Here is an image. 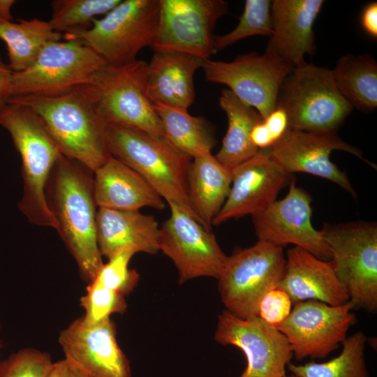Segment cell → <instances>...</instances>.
<instances>
[{
	"instance_id": "1",
	"label": "cell",
	"mask_w": 377,
	"mask_h": 377,
	"mask_svg": "<svg viewBox=\"0 0 377 377\" xmlns=\"http://www.w3.org/2000/svg\"><path fill=\"white\" fill-rule=\"evenodd\" d=\"M45 197L56 230L75 259L81 278L90 283L103 264L96 237L94 172L61 154L50 175Z\"/></svg>"
},
{
	"instance_id": "2",
	"label": "cell",
	"mask_w": 377,
	"mask_h": 377,
	"mask_svg": "<svg viewBox=\"0 0 377 377\" xmlns=\"http://www.w3.org/2000/svg\"><path fill=\"white\" fill-rule=\"evenodd\" d=\"M40 119L61 153L93 172L111 156L107 146L106 124L83 86L47 95L12 97Z\"/></svg>"
},
{
	"instance_id": "3",
	"label": "cell",
	"mask_w": 377,
	"mask_h": 377,
	"mask_svg": "<svg viewBox=\"0 0 377 377\" xmlns=\"http://www.w3.org/2000/svg\"><path fill=\"white\" fill-rule=\"evenodd\" d=\"M0 125L10 133L22 160L23 194L18 207L29 222L56 229L47 204L45 188L61 154L38 116L28 107L9 101Z\"/></svg>"
},
{
	"instance_id": "4",
	"label": "cell",
	"mask_w": 377,
	"mask_h": 377,
	"mask_svg": "<svg viewBox=\"0 0 377 377\" xmlns=\"http://www.w3.org/2000/svg\"><path fill=\"white\" fill-rule=\"evenodd\" d=\"M105 137L112 156L139 174L168 204L178 205L198 221L188 197L190 156L164 138L133 128L106 125Z\"/></svg>"
},
{
	"instance_id": "5",
	"label": "cell",
	"mask_w": 377,
	"mask_h": 377,
	"mask_svg": "<svg viewBox=\"0 0 377 377\" xmlns=\"http://www.w3.org/2000/svg\"><path fill=\"white\" fill-rule=\"evenodd\" d=\"M147 64L136 59L123 66L108 65L82 86L107 125L165 139L161 120L147 93Z\"/></svg>"
},
{
	"instance_id": "6",
	"label": "cell",
	"mask_w": 377,
	"mask_h": 377,
	"mask_svg": "<svg viewBox=\"0 0 377 377\" xmlns=\"http://www.w3.org/2000/svg\"><path fill=\"white\" fill-rule=\"evenodd\" d=\"M159 14V0L121 1L87 29L64 35L96 52L108 65L119 66L135 61L145 47H151Z\"/></svg>"
},
{
	"instance_id": "7",
	"label": "cell",
	"mask_w": 377,
	"mask_h": 377,
	"mask_svg": "<svg viewBox=\"0 0 377 377\" xmlns=\"http://www.w3.org/2000/svg\"><path fill=\"white\" fill-rule=\"evenodd\" d=\"M276 106L288 117L290 128L335 132L353 110L338 90L332 70L305 62L286 76Z\"/></svg>"
},
{
	"instance_id": "8",
	"label": "cell",
	"mask_w": 377,
	"mask_h": 377,
	"mask_svg": "<svg viewBox=\"0 0 377 377\" xmlns=\"http://www.w3.org/2000/svg\"><path fill=\"white\" fill-rule=\"evenodd\" d=\"M283 247L259 241L227 256L218 278L226 310L241 318L258 316L259 305L285 272Z\"/></svg>"
},
{
	"instance_id": "9",
	"label": "cell",
	"mask_w": 377,
	"mask_h": 377,
	"mask_svg": "<svg viewBox=\"0 0 377 377\" xmlns=\"http://www.w3.org/2000/svg\"><path fill=\"white\" fill-rule=\"evenodd\" d=\"M330 261L354 309L377 311V226L353 222L327 225L320 230Z\"/></svg>"
},
{
	"instance_id": "10",
	"label": "cell",
	"mask_w": 377,
	"mask_h": 377,
	"mask_svg": "<svg viewBox=\"0 0 377 377\" xmlns=\"http://www.w3.org/2000/svg\"><path fill=\"white\" fill-rule=\"evenodd\" d=\"M108 64L92 49L75 40L53 41L34 63L13 72V96L55 94L86 85Z\"/></svg>"
},
{
	"instance_id": "11",
	"label": "cell",
	"mask_w": 377,
	"mask_h": 377,
	"mask_svg": "<svg viewBox=\"0 0 377 377\" xmlns=\"http://www.w3.org/2000/svg\"><path fill=\"white\" fill-rule=\"evenodd\" d=\"M202 68L208 82L227 86L265 119L276 108L281 84L294 67L266 52H250L229 62L207 59Z\"/></svg>"
},
{
	"instance_id": "12",
	"label": "cell",
	"mask_w": 377,
	"mask_h": 377,
	"mask_svg": "<svg viewBox=\"0 0 377 377\" xmlns=\"http://www.w3.org/2000/svg\"><path fill=\"white\" fill-rule=\"evenodd\" d=\"M351 302L332 306L309 300L293 304L290 313L276 328L286 337L298 361L323 359L339 348L356 322Z\"/></svg>"
},
{
	"instance_id": "13",
	"label": "cell",
	"mask_w": 377,
	"mask_h": 377,
	"mask_svg": "<svg viewBox=\"0 0 377 377\" xmlns=\"http://www.w3.org/2000/svg\"><path fill=\"white\" fill-rule=\"evenodd\" d=\"M228 12V4L223 0H159L158 21L151 47L209 59L216 54L214 29Z\"/></svg>"
},
{
	"instance_id": "14",
	"label": "cell",
	"mask_w": 377,
	"mask_h": 377,
	"mask_svg": "<svg viewBox=\"0 0 377 377\" xmlns=\"http://www.w3.org/2000/svg\"><path fill=\"white\" fill-rule=\"evenodd\" d=\"M159 229L158 249L177 269L179 283L198 277L218 279L227 256L211 230L174 203Z\"/></svg>"
},
{
	"instance_id": "15",
	"label": "cell",
	"mask_w": 377,
	"mask_h": 377,
	"mask_svg": "<svg viewBox=\"0 0 377 377\" xmlns=\"http://www.w3.org/2000/svg\"><path fill=\"white\" fill-rule=\"evenodd\" d=\"M214 339L243 352L246 367L239 377H283L293 357L286 337L259 316L241 318L224 310L218 316Z\"/></svg>"
},
{
	"instance_id": "16",
	"label": "cell",
	"mask_w": 377,
	"mask_h": 377,
	"mask_svg": "<svg viewBox=\"0 0 377 377\" xmlns=\"http://www.w3.org/2000/svg\"><path fill=\"white\" fill-rule=\"evenodd\" d=\"M311 198L290 181L287 195L252 216L258 239L282 246L293 244L318 258L330 260V251L322 232L311 224Z\"/></svg>"
},
{
	"instance_id": "17",
	"label": "cell",
	"mask_w": 377,
	"mask_h": 377,
	"mask_svg": "<svg viewBox=\"0 0 377 377\" xmlns=\"http://www.w3.org/2000/svg\"><path fill=\"white\" fill-rule=\"evenodd\" d=\"M334 150L347 151L367 161L362 151L340 138L335 132H309L289 128L272 147L271 158L287 174L305 172L331 181L354 198L356 193L347 175L332 161Z\"/></svg>"
},
{
	"instance_id": "18",
	"label": "cell",
	"mask_w": 377,
	"mask_h": 377,
	"mask_svg": "<svg viewBox=\"0 0 377 377\" xmlns=\"http://www.w3.org/2000/svg\"><path fill=\"white\" fill-rule=\"evenodd\" d=\"M66 359L87 377H132L129 361L117 340L114 322L89 325L81 317L62 330L58 338Z\"/></svg>"
},
{
	"instance_id": "19",
	"label": "cell",
	"mask_w": 377,
	"mask_h": 377,
	"mask_svg": "<svg viewBox=\"0 0 377 377\" xmlns=\"http://www.w3.org/2000/svg\"><path fill=\"white\" fill-rule=\"evenodd\" d=\"M229 194L212 225L245 215L258 214L276 200L279 191L290 182L286 173L269 156L267 149L231 168Z\"/></svg>"
},
{
	"instance_id": "20",
	"label": "cell",
	"mask_w": 377,
	"mask_h": 377,
	"mask_svg": "<svg viewBox=\"0 0 377 377\" xmlns=\"http://www.w3.org/2000/svg\"><path fill=\"white\" fill-rule=\"evenodd\" d=\"M323 0H274L271 4L272 34L265 52L295 68L316 50L313 24Z\"/></svg>"
},
{
	"instance_id": "21",
	"label": "cell",
	"mask_w": 377,
	"mask_h": 377,
	"mask_svg": "<svg viewBox=\"0 0 377 377\" xmlns=\"http://www.w3.org/2000/svg\"><path fill=\"white\" fill-rule=\"evenodd\" d=\"M286 258L285 272L276 288L286 292L293 304L313 300L339 306L350 301L330 260H320L298 246L290 249Z\"/></svg>"
},
{
	"instance_id": "22",
	"label": "cell",
	"mask_w": 377,
	"mask_h": 377,
	"mask_svg": "<svg viewBox=\"0 0 377 377\" xmlns=\"http://www.w3.org/2000/svg\"><path fill=\"white\" fill-rule=\"evenodd\" d=\"M206 60L177 50H154L146 75L151 103L188 110L195 100L194 75Z\"/></svg>"
},
{
	"instance_id": "23",
	"label": "cell",
	"mask_w": 377,
	"mask_h": 377,
	"mask_svg": "<svg viewBox=\"0 0 377 377\" xmlns=\"http://www.w3.org/2000/svg\"><path fill=\"white\" fill-rule=\"evenodd\" d=\"M159 229L154 216L139 210L97 211L98 246L108 260L126 251L156 254L159 251Z\"/></svg>"
},
{
	"instance_id": "24",
	"label": "cell",
	"mask_w": 377,
	"mask_h": 377,
	"mask_svg": "<svg viewBox=\"0 0 377 377\" xmlns=\"http://www.w3.org/2000/svg\"><path fill=\"white\" fill-rule=\"evenodd\" d=\"M94 188L98 208H165L163 199L139 174L112 156L94 172Z\"/></svg>"
},
{
	"instance_id": "25",
	"label": "cell",
	"mask_w": 377,
	"mask_h": 377,
	"mask_svg": "<svg viewBox=\"0 0 377 377\" xmlns=\"http://www.w3.org/2000/svg\"><path fill=\"white\" fill-rule=\"evenodd\" d=\"M192 159L187 176L189 202L199 223L211 230L230 192L231 169L212 153Z\"/></svg>"
},
{
	"instance_id": "26",
	"label": "cell",
	"mask_w": 377,
	"mask_h": 377,
	"mask_svg": "<svg viewBox=\"0 0 377 377\" xmlns=\"http://www.w3.org/2000/svg\"><path fill=\"white\" fill-rule=\"evenodd\" d=\"M219 103L226 114L228 130L214 156L231 169L258 152L251 140V133L254 125L263 119L254 108L242 102L228 89L222 90Z\"/></svg>"
},
{
	"instance_id": "27",
	"label": "cell",
	"mask_w": 377,
	"mask_h": 377,
	"mask_svg": "<svg viewBox=\"0 0 377 377\" xmlns=\"http://www.w3.org/2000/svg\"><path fill=\"white\" fill-rule=\"evenodd\" d=\"M61 36L48 21L34 18L13 22L0 18V39L7 46L8 66L13 72L27 69L47 43L59 41Z\"/></svg>"
},
{
	"instance_id": "28",
	"label": "cell",
	"mask_w": 377,
	"mask_h": 377,
	"mask_svg": "<svg viewBox=\"0 0 377 377\" xmlns=\"http://www.w3.org/2000/svg\"><path fill=\"white\" fill-rule=\"evenodd\" d=\"M164 137L172 147L191 158L212 153L215 138L208 122L188 110L154 105Z\"/></svg>"
},
{
	"instance_id": "29",
	"label": "cell",
	"mask_w": 377,
	"mask_h": 377,
	"mask_svg": "<svg viewBox=\"0 0 377 377\" xmlns=\"http://www.w3.org/2000/svg\"><path fill=\"white\" fill-rule=\"evenodd\" d=\"M334 83L353 108L371 111L377 106V64L367 54L341 57L332 70Z\"/></svg>"
},
{
	"instance_id": "30",
	"label": "cell",
	"mask_w": 377,
	"mask_h": 377,
	"mask_svg": "<svg viewBox=\"0 0 377 377\" xmlns=\"http://www.w3.org/2000/svg\"><path fill=\"white\" fill-rule=\"evenodd\" d=\"M367 337L359 331L347 337L334 358L318 363L288 364L287 369L297 377H370L365 361Z\"/></svg>"
},
{
	"instance_id": "31",
	"label": "cell",
	"mask_w": 377,
	"mask_h": 377,
	"mask_svg": "<svg viewBox=\"0 0 377 377\" xmlns=\"http://www.w3.org/2000/svg\"><path fill=\"white\" fill-rule=\"evenodd\" d=\"M121 0H55L51 3L52 28L69 33L91 27L96 17L105 15Z\"/></svg>"
},
{
	"instance_id": "32",
	"label": "cell",
	"mask_w": 377,
	"mask_h": 377,
	"mask_svg": "<svg viewBox=\"0 0 377 377\" xmlns=\"http://www.w3.org/2000/svg\"><path fill=\"white\" fill-rule=\"evenodd\" d=\"M271 4L269 0H246L236 27L229 33L215 36L216 53L235 43L254 36L272 34Z\"/></svg>"
},
{
	"instance_id": "33",
	"label": "cell",
	"mask_w": 377,
	"mask_h": 377,
	"mask_svg": "<svg viewBox=\"0 0 377 377\" xmlns=\"http://www.w3.org/2000/svg\"><path fill=\"white\" fill-rule=\"evenodd\" d=\"M84 311L83 321L92 325L110 318L114 313H122L127 308L125 297L94 279L88 283L85 294L80 297Z\"/></svg>"
},
{
	"instance_id": "34",
	"label": "cell",
	"mask_w": 377,
	"mask_h": 377,
	"mask_svg": "<svg viewBox=\"0 0 377 377\" xmlns=\"http://www.w3.org/2000/svg\"><path fill=\"white\" fill-rule=\"evenodd\" d=\"M52 362L46 352L23 348L0 361V377H47Z\"/></svg>"
},
{
	"instance_id": "35",
	"label": "cell",
	"mask_w": 377,
	"mask_h": 377,
	"mask_svg": "<svg viewBox=\"0 0 377 377\" xmlns=\"http://www.w3.org/2000/svg\"><path fill=\"white\" fill-rule=\"evenodd\" d=\"M135 254L132 251H126L108 259L94 279L124 297L128 295L136 287L140 278L135 269L128 267Z\"/></svg>"
},
{
	"instance_id": "36",
	"label": "cell",
	"mask_w": 377,
	"mask_h": 377,
	"mask_svg": "<svg viewBox=\"0 0 377 377\" xmlns=\"http://www.w3.org/2000/svg\"><path fill=\"white\" fill-rule=\"evenodd\" d=\"M293 302L289 295L282 290H272L261 300L258 316L274 326L283 322L290 313Z\"/></svg>"
},
{
	"instance_id": "37",
	"label": "cell",
	"mask_w": 377,
	"mask_h": 377,
	"mask_svg": "<svg viewBox=\"0 0 377 377\" xmlns=\"http://www.w3.org/2000/svg\"><path fill=\"white\" fill-rule=\"evenodd\" d=\"M263 121L275 143L279 141L290 128L288 114L281 107L276 106V108L265 119H263Z\"/></svg>"
},
{
	"instance_id": "38",
	"label": "cell",
	"mask_w": 377,
	"mask_h": 377,
	"mask_svg": "<svg viewBox=\"0 0 377 377\" xmlns=\"http://www.w3.org/2000/svg\"><path fill=\"white\" fill-rule=\"evenodd\" d=\"M13 71L0 56V116L13 96Z\"/></svg>"
},
{
	"instance_id": "39",
	"label": "cell",
	"mask_w": 377,
	"mask_h": 377,
	"mask_svg": "<svg viewBox=\"0 0 377 377\" xmlns=\"http://www.w3.org/2000/svg\"><path fill=\"white\" fill-rule=\"evenodd\" d=\"M47 377H87L77 367L66 358L52 362Z\"/></svg>"
},
{
	"instance_id": "40",
	"label": "cell",
	"mask_w": 377,
	"mask_h": 377,
	"mask_svg": "<svg viewBox=\"0 0 377 377\" xmlns=\"http://www.w3.org/2000/svg\"><path fill=\"white\" fill-rule=\"evenodd\" d=\"M360 24L364 31L373 38L377 37V3L371 2L363 8Z\"/></svg>"
},
{
	"instance_id": "41",
	"label": "cell",
	"mask_w": 377,
	"mask_h": 377,
	"mask_svg": "<svg viewBox=\"0 0 377 377\" xmlns=\"http://www.w3.org/2000/svg\"><path fill=\"white\" fill-rule=\"evenodd\" d=\"M251 140L259 150L269 149L275 143L263 120L253 127L251 133Z\"/></svg>"
},
{
	"instance_id": "42",
	"label": "cell",
	"mask_w": 377,
	"mask_h": 377,
	"mask_svg": "<svg viewBox=\"0 0 377 377\" xmlns=\"http://www.w3.org/2000/svg\"><path fill=\"white\" fill-rule=\"evenodd\" d=\"M15 1L13 0H0V18L12 21L10 10Z\"/></svg>"
},
{
	"instance_id": "43",
	"label": "cell",
	"mask_w": 377,
	"mask_h": 377,
	"mask_svg": "<svg viewBox=\"0 0 377 377\" xmlns=\"http://www.w3.org/2000/svg\"><path fill=\"white\" fill-rule=\"evenodd\" d=\"M283 377H297V376H296L295 375L291 374L290 375H286H286H285L284 376H283Z\"/></svg>"
},
{
	"instance_id": "44",
	"label": "cell",
	"mask_w": 377,
	"mask_h": 377,
	"mask_svg": "<svg viewBox=\"0 0 377 377\" xmlns=\"http://www.w3.org/2000/svg\"><path fill=\"white\" fill-rule=\"evenodd\" d=\"M0 329H1V326H0ZM1 346H2V345H1V343L0 341V349H1Z\"/></svg>"
}]
</instances>
